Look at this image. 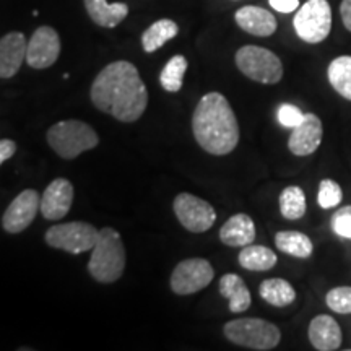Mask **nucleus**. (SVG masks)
Returning <instances> with one entry per match:
<instances>
[{"label":"nucleus","instance_id":"nucleus-33","mask_svg":"<svg viewBox=\"0 0 351 351\" xmlns=\"http://www.w3.org/2000/svg\"><path fill=\"white\" fill-rule=\"evenodd\" d=\"M16 153V143L10 138L0 140V165L7 163L10 158Z\"/></svg>","mask_w":351,"mask_h":351},{"label":"nucleus","instance_id":"nucleus-29","mask_svg":"<svg viewBox=\"0 0 351 351\" xmlns=\"http://www.w3.org/2000/svg\"><path fill=\"white\" fill-rule=\"evenodd\" d=\"M327 306L337 314H351V287H337L326 296Z\"/></svg>","mask_w":351,"mask_h":351},{"label":"nucleus","instance_id":"nucleus-3","mask_svg":"<svg viewBox=\"0 0 351 351\" xmlns=\"http://www.w3.org/2000/svg\"><path fill=\"white\" fill-rule=\"evenodd\" d=\"M125 247L121 234L114 228L106 226L99 230L98 243L91 249L88 261V271L98 283H114L124 275Z\"/></svg>","mask_w":351,"mask_h":351},{"label":"nucleus","instance_id":"nucleus-28","mask_svg":"<svg viewBox=\"0 0 351 351\" xmlns=\"http://www.w3.org/2000/svg\"><path fill=\"white\" fill-rule=\"evenodd\" d=\"M341 200H343V191H341L339 182H335L333 179H324V181H320L317 192V204L320 208H335L339 207Z\"/></svg>","mask_w":351,"mask_h":351},{"label":"nucleus","instance_id":"nucleus-5","mask_svg":"<svg viewBox=\"0 0 351 351\" xmlns=\"http://www.w3.org/2000/svg\"><path fill=\"white\" fill-rule=\"evenodd\" d=\"M223 332L231 343L256 351L274 350L282 340V332L275 324L258 317L230 320L223 327Z\"/></svg>","mask_w":351,"mask_h":351},{"label":"nucleus","instance_id":"nucleus-17","mask_svg":"<svg viewBox=\"0 0 351 351\" xmlns=\"http://www.w3.org/2000/svg\"><path fill=\"white\" fill-rule=\"evenodd\" d=\"M234 20L241 29L258 38L271 36L276 32V26H278L274 13L256 5L241 7L236 12Z\"/></svg>","mask_w":351,"mask_h":351},{"label":"nucleus","instance_id":"nucleus-23","mask_svg":"<svg viewBox=\"0 0 351 351\" xmlns=\"http://www.w3.org/2000/svg\"><path fill=\"white\" fill-rule=\"evenodd\" d=\"M275 245L287 256L307 258L313 256L314 244L309 236L300 231H280L275 234Z\"/></svg>","mask_w":351,"mask_h":351},{"label":"nucleus","instance_id":"nucleus-34","mask_svg":"<svg viewBox=\"0 0 351 351\" xmlns=\"http://www.w3.org/2000/svg\"><path fill=\"white\" fill-rule=\"evenodd\" d=\"M340 16H341V21H343L345 28L351 33V0H341Z\"/></svg>","mask_w":351,"mask_h":351},{"label":"nucleus","instance_id":"nucleus-8","mask_svg":"<svg viewBox=\"0 0 351 351\" xmlns=\"http://www.w3.org/2000/svg\"><path fill=\"white\" fill-rule=\"evenodd\" d=\"M293 26L298 36L304 43H322L332 29L330 3L327 0H307L298 8Z\"/></svg>","mask_w":351,"mask_h":351},{"label":"nucleus","instance_id":"nucleus-2","mask_svg":"<svg viewBox=\"0 0 351 351\" xmlns=\"http://www.w3.org/2000/svg\"><path fill=\"white\" fill-rule=\"evenodd\" d=\"M192 132L202 150L225 156L238 147L239 124L230 101L218 91L202 96L192 116Z\"/></svg>","mask_w":351,"mask_h":351},{"label":"nucleus","instance_id":"nucleus-13","mask_svg":"<svg viewBox=\"0 0 351 351\" xmlns=\"http://www.w3.org/2000/svg\"><path fill=\"white\" fill-rule=\"evenodd\" d=\"M73 204V186L69 179L57 178L44 189L41 197V213L49 221L67 217Z\"/></svg>","mask_w":351,"mask_h":351},{"label":"nucleus","instance_id":"nucleus-18","mask_svg":"<svg viewBox=\"0 0 351 351\" xmlns=\"http://www.w3.org/2000/svg\"><path fill=\"white\" fill-rule=\"evenodd\" d=\"M254 219L245 213H236L219 228V241L230 247H245L256 241Z\"/></svg>","mask_w":351,"mask_h":351},{"label":"nucleus","instance_id":"nucleus-25","mask_svg":"<svg viewBox=\"0 0 351 351\" xmlns=\"http://www.w3.org/2000/svg\"><path fill=\"white\" fill-rule=\"evenodd\" d=\"M327 78L341 98L351 101V56L333 59L327 69Z\"/></svg>","mask_w":351,"mask_h":351},{"label":"nucleus","instance_id":"nucleus-32","mask_svg":"<svg viewBox=\"0 0 351 351\" xmlns=\"http://www.w3.org/2000/svg\"><path fill=\"white\" fill-rule=\"evenodd\" d=\"M270 7L280 13H293L300 8V0H269Z\"/></svg>","mask_w":351,"mask_h":351},{"label":"nucleus","instance_id":"nucleus-21","mask_svg":"<svg viewBox=\"0 0 351 351\" xmlns=\"http://www.w3.org/2000/svg\"><path fill=\"white\" fill-rule=\"evenodd\" d=\"M258 295L265 302L275 307H287L296 300V289L285 278L263 280L258 287Z\"/></svg>","mask_w":351,"mask_h":351},{"label":"nucleus","instance_id":"nucleus-10","mask_svg":"<svg viewBox=\"0 0 351 351\" xmlns=\"http://www.w3.org/2000/svg\"><path fill=\"white\" fill-rule=\"evenodd\" d=\"M173 208L179 223L191 232H205L217 221V212L207 200L182 192L176 197Z\"/></svg>","mask_w":351,"mask_h":351},{"label":"nucleus","instance_id":"nucleus-24","mask_svg":"<svg viewBox=\"0 0 351 351\" xmlns=\"http://www.w3.org/2000/svg\"><path fill=\"white\" fill-rule=\"evenodd\" d=\"M239 265L245 270L252 271H267L276 265V254L265 245L249 244L241 249L239 252Z\"/></svg>","mask_w":351,"mask_h":351},{"label":"nucleus","instance_id":"nucleus-31","mask_svg":"<svg viewBox=\"0 0 351 351\" xmlns=\"http://www.w3.org/2000/svg\"><path fill=\"white\" fill-rule=\"evenodd\" d=\"M278 121L283 127H288V129H295L296 125H300L302 119H304L306 114L301 111L300 108L295 106V104L285 103L278 108Z\"/></svg>","mask_w":351,"mask_h":351},{"label":"nucleus","instance_id":"nucleus-12","mask_svg":"<svg viewBox=\"0 0 351 351\" xmlns=\"http://www.w3.org/2000/svg\"><path fill=\"white\" fill-rule=\"evenodd\" d=\"M60 56L59 33L51 26H39L28 41L26 64L32 69H49Z\"/></svg>","mask_w":351,"mask_h":351},{"label":"nucleus","instance_id":"nucleus-14","mask_svg":"<svg viewBox=\"0 0 351 351\" xmlns=\"http://www.w3.org/2000/svg\"><path fill=\"white\" fill-rule=\"evenodd\" d=\"M288 138V148L296 156H309L317 150L322 143L324 127L319 116L307 112L300 125L291 129Z\"/></svg>","mask_w":351,"mask_h":351},{"label":"nucleus","instance_id":"nucleus-30","mask_svg":"<svg viewBox=\"0 0 351 351\" xmlns=\"http://www.w3.org/2000/svg\"><path fill=\"white\" fill-rule=\"evenodd\" d=\"M332 230L340 238L351 239V205L341 207L333 213Z\"/></svg>","mask_w":351,"mask_h":351},{"label":"nucleus","instance_id":"nucleus-6","mask_svg":"<svg viewBox=\"0 0 351 351\" xmlns=\"http://www.w3.org/2000/svg\"><path fill=\"white\" fill-rule=\"evenodd\" d=\"M236 67L239 72L262 85H276L283 78L282 59L265 47L247 44L236 52Z\"/></svg>","mask_w":351,"mask_h":351},{"label":"nucleus","instance_id":"nucleus-15","mask_svg":"<svg viewBox=\"0 0 351 351\" xmlns=\"http://www.w3.org/2000/svg\"><path fill=\"white\" fill-rule=\"evenodd\" d=\"M28 41L20 32L7 33L0 39V77L3 80L15 77L20 72L21 64L26 60Z\"/></svg>","mask_w":351,"mask_h":351},{"label":"nucleus","instance_id":"nucleus-9","mask_svg":"<svg viewBox=\"0 0 351 351\" xmlns=\"http://www.w3.org/2000/svg\"><path fill=\"white\" fill-rule=\"evenodd\" d=\"M215 270L207 258L192 257L179 262L171 274V289L179 296L199 293L212 283Z\"/></svg>","mask_w":351,"mask_h":351},{"label":"nucleus","instance_id":"nucleus-1","mask_svg":"<svg viewBox=\"0 0 351 351\" xmlns=\"http://www.w3.org/2000/svg\"><path fill=\"white\" fill-rule=\"evenodd\" d=\"M90 96L98 111L111 114L125 124L138 121L148 106L147 85L138 69L129 60H116L101 70L91 85Z\"/></svg>","mask_w":351,"mask_h":351},{"label":"nucleus","instance_id":"nucleus-11","mask_svg":"<svg viewBox=\"0 0 351 351\" xmlns=\"http://www.w3.org/2000/svg\"><path fill=\"white\" fill-rule=\"evenodd\" d=\"M38 212H41V197L34 189H26L13 199L2 215L3 231L10 234L25 231L34 221Z\"/></svg>","mask_w":351,"mask_h":351},{"label":"nucleus","instance_id":"nucleus-16","mask_svg":"<svg viewBox=\"0 0 351 351\" xmlns=\"http://www.w3.org/2000/svg\"><path fill=\"white\" fill-rule=\"evenodd\" d=\"M307 337H309L311 345L319 351L339 350L343 340L339 322L328 314H319L311 320Z\"/></svg>","mask_w":351,"mask_h":351},{"label":"nucleus","instance_id":"nucleus-7","mask_svg":"<svg viewBox=\"0 0 351 351\" xmlns=\"http://www.w3.org/2000/svg\"><path fill=\"white\" fill-rule=\"evenodd\" d=\"M99 231L91 223L70 221L51 226L44 234V241L51 247L73 256L91 251L98 243Z\"/></svg>","mask_w":351,"mask_h":351},{"label":"nucleus","instance_id":"nucleus-22","mask_svg":"<svg viewBox=\"0 0 351 351\" xmlns=\"http://www.w3.org/2000/svg\"><path fill=\"white\" fill-rule=\"evenodd\" d=\"M179 34V26L169 19H161L148 26L142 34V47L147 54H152L163 47L166 43Z\"/></svg>","mask_w":351,"mask_h":351},{"label":"nucleus","instance_id":"nucleus-26","mask_svg":"<svg viewBox=\"0 0 351 351\" xmlns=\"http://www.w3.org/2000/svg\"><path fill=\"white\" fill-rule=\"evenodd\" d=\"M280 213L287 219H300L306 215L307 204L304 191L298 186H288L282 191L278 197Z\"/></svg>","mask_w":351,"mask_h":351},{"label":"nucleus","instance_id":"nucleus-20","mask_svg":"<svg viewBox=\"0 0 351 351\" xmlns=\"http://www.w3.org/2000/svg\"><path fill=\"white\" fill-rule=\"evenodd\" d=\"M219 293L230 301L232 314H243L252 304V298L244 280L236 274H226L219 278Z\"/></svg>","mask_w":351,"mask_h":351},{"label":"nucleus","instance_id":"nucleus-19","mask_svg":"<svg viewBox=\"0 0 351 351\" xmlns=\"http://www.w3.org/2000/svg\"><path fill=\"white\" fill-rule=\"evenodd\" d=\"M83 2L90 19L101 28H116L129 15V7L124 2L109 3L108 0H83Z\"/></svg>","mask_w":351,"mask_h":351},{"label":"nucleus","instance_id":"nucleus-4","mask_svg":"<svg viewBox=\"0 0 351 351\" xmlns=\"http://www.w3.org/2000/svg\"><path fill=\"white\" fill-rule=\"evenodd\" d=\"M49 147L64 160H75L82 153L98 147L99 137L91 125L77 119L59 121L47 130Z\"/></svg>","mask_w":351,"mask_h":351},{"label":"nucleus","instance_id":"nucleus-27","mask_svg":"<svg viewBox=\"0 0 351 351\" xmlns=\"http://www.w3.org/2000/svg\"><path fill=\"white\" fill-rule=\"evenodd\" d=\"M187 59L182 54H176L166 62L160 73V83L168 93H178L181 91L184 75L187 72Z\"/></svg>","mask_w":351,"mask_h":351}]
</instances>
